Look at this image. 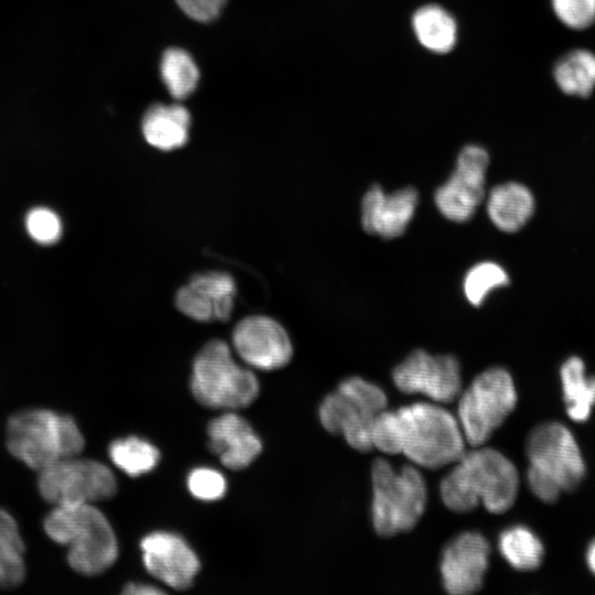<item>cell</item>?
Returning a JSON list of instances; mask_svg holds the SVG:
<instances>
[{"instance_id": "obj_1", "label": "cell", "mask_w": 595, "mask_h": 595, "mask_svg": "<svg viewBox=\"0 0 595 595\" xmlns=\"http://www.w3.org/2000/svg\"><path fill=\"white\" fill-rule=\"evenodd\" d=\"M371 443L385 454H403L428 469L453 464L465 453L458 421L445 409L429 402L381 411L372 425Z\"/></svg>"}, {"instance_id": "obj_2", "label": "cell", "mask_w": 595, "mask_h": 595, "mask_svg": "<svg viewBox=\"0 0 595 595\" xmlns=\"http://www.w3.org/2000/svg\"><path fill=\"white\" fill-rule=\"evenodd\" d=\"M519 475L513 463L497 450L478 446L465 452L440 485L441 499L454 512H468L483 504L502 513L515 504Z\"/></svg>"}, {"instance_id": "obj_3", "label": "cell", "mask_w": 595, "mask_h": 595, "mask_svg": "<svg viewBox=\"0 0 595 595\" xmlns=\"http://www.w3.org/2000/svg\"><path fill=\"white\" fill-rule=\"evenodd\" d=\"M43 528L52 541L67 548V563L79 574L98 575L118 558L115 531L94 504L53 506Z\"/></svg>"}, {"instance_id": "obj_4", "label": "cell", "mask_w": 595, "mask_h": 595, "mask_svg": "<svg viewBox=\"0 0 595 595\" xmlns=\"http://www.w3.org/2000/svg\"><path fill=\"white\" fill-rule=\"evenodd\" d=\"M9 453L35 472L85 448L84 435L71 414L44 408L14 412L7 422Z\"/></svg>"}, {"instance_id": "obj_5", "label": "cell", "mask_w": 595, "mask_h": 595, "mask_svg": "<svg viewBox=\"0 0 595 595\" xmlns=\"http://www.w3.org/2000/svg\"><path fill=\"white\" fill-rule=\"evenodd\" d=\"M371 519L376 533L390 538L412 530L428 499L421 473L412 465L396 470L385 458H376L371 465Z\"/></svg>"}, {"instance_id": "obj_6", "label": "cell", "mask_w": 595, "mask_h": 595, "mask_svg": "<svg viewBox=\"0 0 595 595\" xmlns=\"http://www.w3.org/2000/svg\"><path fill=\"white\" fill-rule=\"evenodd\" d=\"M191 390L195 399L213 409H240L255 401L259 381L249 368L234 359L223 339L207 342L193 361Z\"/></svg>"}, {"instance_id": "obj_7", "label": "cell", "mask_w": 595, "mask_h": 595, "mask_svg": "<svg viewBox=\"0 0 595 595\" xmlns=\"http://www.w3.org/2000/svg\"><path fill=\"white\" fill-rule=\"evenodd\" d=\"M385 391L374 382L353 376L323 400L318 416L323 428L340 434L356 451L372 450L371 430L376 416L387 408Z\"/></svg>"}, {"instance_id": "obj_8", "label": "cell", "mask_w": 595, "mask_h": 595, "mask_svg": "<svg viewBox=\"0 0 595 595\" xmlns=\"http://www.w3.org/2000/svg\"><path fill=\"white\" fill-rule=\"evenodd\" d=\"M458 423L465 442L485 444L517 404L512 377L502 367H490L477 375L458 396Z\"/></svg>"}, {"instance_id": "obj_9", "label": "cell", "mask_w": 595, "mask_h": 595, "mask_svg": "<svg viewBox=\"0 0 595 595\" xmlns=\"http://www.w3.org/2000/svg\"><path fill=\"white\" fill-rule=\"evenodd\" d=\"M37 473L39 493L53 506L95 504L117 491L116 477L107 465L79 455L60 459Z\"/></svg>"}, {"instance_id": "obj_10", "label": "cell", "mask_w": 595, "mask_h": 595, "mask_svg": "<svg viewBox=\"0 0 595 595\" xmlns=\"http://www.w3.org/2000/svg\"><path fill=\"white\" fill-rule=\"evenodd\" d=\"M490 158L480 144L469 143L458 152L450 177L433 195L440 214L454 223H466L486 196V173Z\"/></svg>"}, {"instance_id": "obj_11", "label": "cell", "mask_w": 595, "mask_h": 595, "mask_svg": "<svg viewBox=\"0 0 595 595\" xmlns=\"http://www.w3.org/2000/svg\"><path fill=\"white\" fill-rule=\"evenodd\" d=\"M526 453L530 467L553 478L563 489H575L585 476V463L572 432L562 423L545 422L529 434Z\"/></svg>"}, {"instance_id": "obj_12", "label": "cell", "mask_w": 595, "mask_h": 595, "mask_svg": "<svg viewBox=\"0 0 595 595\" xmlns=\"http://www.w3.org/2000/svg\"><path fill=\"white\" fill-rule=\"evenodd\" d=\"M394 386L403 393H422L435 402H453L462 392L461 366L452 355L413 350L392 370Z\"/></svg>"}, {"instance_id": "obj_13", "label": "cell", "mask_w": 595, "mask_h": 595, "mask_svg": "<svg viewBox=\"0 0 595 595\" xmlns=\"http://www.w3.org/2000/svg\"><path fill=\"white\" fill-rule=\"evenodd\" d=\"M231 344L244 363L259 370H275L292 358L291 338L275 318L253 314L241 318L232 328Z\"/></svg>"}, {"instance_id": "obj_14", "label": "cell", "mask_w": 595, "mask_h": 595, "mask_svg": "<svg viewBox=\"0 0 595 595\" xmlns=\"http://www.w3.org/2000/svg\"><path fill=\"white\" fill-rule=\"evenodd\" d=\"M490 544L479 532L456 536L443 549L440 571L445 591L452 595H469L484 584Z\"/></svg>"}, {"instance_id": "obj_15", "label": "cell", "mask_w": 595, "mask_h": 595, "mask_svg": "<svg viewBox=\"0 0 595 595\" xmlns=\"http://www.w3.org/2000/svg\"><path fill=\"white\" fill-rule=\"evenodd\" d=\"M237 285L226 271L195 273L175 294V306L196 322H226L234 309Z\"/></svg>"}, {"instance_id": "obj_16", "label": "cell", "mask_w": 595, "mask_h": 595, "mask_svg": "<svg viewBox=\"0 0 595 595\" xmlns=\"http://www.w3.org/2000/svg\"><path fill=\"white\" fill-rule=\"evenodd\" d=\"M147 571L175 589L190 587L199 570V560L187 542L177 534L158 531L140 543Z\"/></svg>"}, {"instance_id": "obj_17", "label": "cell", "mask_w": 595, "mask_h": 595, "mask_svg": "<svg viewBox=\"0 0 595 595\" xmlns=\"http://www.w3.org/2000/svg\"><path fill=\"white\" fill-rule=\"evenodd\" d=\"M418 204L419 193L412 186L387 193L375 184L361 199V226L370 235L385 239L397 238L412 221Z\"/></svg>"}, {"instance_id": "obj_18", "label": "cell", "mask_w": 595, "mask_h": 595, "mask_svg": "<svg viewBox=\"0 0 595 595\" xmlns=\"http://www.w3.org/2000/svg\"><path fill=\"white\" fill-rule=\"evenodd\" d=\"M207 434L210 451L232 470L249 466L262 450V443L251 425L235 412H226L212 420Z\"/></svg>"}, {"instance_id": "obj_19", "label": "cell", "mask_w": 595, "mask_h": 595, "mask_svg": "<svg viewBox=\"0 0 595 595\" xmlns=\"http://www.w3.org/2000/svg\"><path fill=\"white\" fill-rule=\"evenodd\" d=\"M486 212L500 231L520 230L532 217L536 201L532 192L519 182H506L490 188L485 196Z\"/></svg>"}, {"instance_id": "obj_20", "label": "cell", "mask_w": 595, "mask_h": 595, "mask_svg": "<svg viewBox=\"0 0 595 595\" xmlns=\"http://www.w3.org/2000/svg\"><path fill=\"white\" fill-rule=\"evenodd\" d=\"M410 24L416 42L430 53L447 54L458 42L459 28L456 18L439 3H425L416 8Z\"/></svg>"}, {"instance_id": "obj_21", "label": "cell", "mask_w": 595, "mask_h": 595, "mask_svg": "<svg viewBox=\"0 0 595 595\" xmlns=\"http://www.w3.org/2000/svg\"><path fill=\"white\" fill-rule=\"evenodd\" d=\"M191 116L178 104L152 105L141 122L145 141L161 151H172L183 147L188 140Z\"/></svg>"}, {"instance_id": "obj_22", "label": "cell", "mask_w": 595, "mask_h": 595, "mask_svg": "<svg viewBox=\"0 0 595 595\" xmlns=\"http://www.w3.org/2000/svg\"><path fill=\"white\" fill-rule=\"evenodd\" d=\"M560 378L567 415L585 422L595 405V376L586 374L582 358L571 356L562 364Z\"/></svg>"}, {"instance_id": "obj_23", "label": "cell", "mask_w": 595, "mask_h": 595, "mask_svg": "<svg viewBox=\"0 0 595 595\" xmlns=\"http://www.w3.org/2000/svg\"><path fill=\"white\" fill-rule=\"evenodd\" d=\"M25 550L17 520L0 507V588H17L24 582Z\"/></svg>"}, {"instance_id": "obj_24", "label": "cell", "mask_w": 595, "mask_h": 595, "mask_svg": "<svg viewBox=\"0 0 595 595\" xmlns=\"http://www.w3.org/2000/svg\"><path fill=\"white\" fill-rule=\"evenodd\" d=\"M553 77L566 95L585 98L595 89V54L586 48H574L554 64Z\"/></svg>"}, {"instance_id": "obj_25", "label": "cell", "mask_w": 595, "mask_h": 595, "mask_svg": "<svg viewBox=\"0 0 595 595\" xmlns=\"http://www.w3.org/2000/svg\"><path fill=\"white\" fill-rule=\"evenodd\" d=\"M498 549L509 565L518 571L537 570L544 556L541 540L521 524L509 527L499 534Z\"/></svg>"}, {"instance_id": "obj_26", "label": "cell", "mask_w": 595, "mask_h": 595, "mask_svg": "<svg viewBox=\"0 0 595 595\" xmlns=\"http://www.w3.org/2000/svg\"><path fill=\"white\" fill-rule=\"evenodd\" d=\"M108 455L120 470L131 477L151 472L160 461L159 450L138 436L113 441L108 447Z\"/></svg>"}, {"instance_id": "obj_27", "label": "cell", "mask_w": 595, "mask_h": 595, "mask_svg": "<svg viewBox=\"0 0 595 595\" xmlns=\"http://www.w3.org/2000/svg\"><path fill=\"white\" fill-rule=\"evenodd\" d=\"M161 78L171 96L184 99L196 88L199 71L192 56L177 47L167 48L160 64Z\"/></svg>"}, {"instance_id": "obj_28", "label": "cell", "mask_w": 595, "mask_h": 595, "mask_svg": "<svg viewBox=\"0 0 595 595\" xmlns=\"http://www.w3.org/2000/svg\"><path fill=\"white\" fill-rule=\"evenodd\" d=\"M510 283L505 268L495 261H480L470 267L463 278L465 299L473 306H480L488 295Z\"/></svg>"}, {"instance_id": "obj_29", "label": "cell", "mask_w": 595, "mask_h": 595, "mask_svg": "<svg viewBox=\"0 0 595 595\" xmlns=\"http://www.w3.org/2000/svg\"><path fill=\"white\" fill-rule=\"evenodd\" d=\"M25 227L31 238L42 245L58 241L63 230L58 215L47 207L31 209L25 218Z\"/></svg>"}, {"instance_id": "obj_30", "label": "cell", "mask_w": 595, "mask_h": 595, "mask_svg": "<svg viewBox=\"0 0 595 595\" xmlns=\"http://www.w3.org/2000/svg\"><path fill=\"white\" fill-rule=\"evenodd\" d=\"M551 7L559 21L572 30L595 23V0H551Z\"/></svg>"}, {"instance_id": "obj_31", "label": "cell", "mask_w": 595, "mask_h": 595, "mask_svg": "<svg viewBox=\"0 0 595 595\" xmlns=\"http://www.w3.org/2000/svg\"><path fill=\"white\" fill-rule=\"evenodd\" d=\"M187 487L194 497L212 501L220 499L225 495L227 484L219 472L208 467H199L188 474Z\"/></svg>"}, {"instance_id": "obj_32", "label": "cell", "mask_w": 595, "mask_h": 595, "mask_svg": "<svg viewBox=\"0 0 595 595\" xmlns=\"http://www.w3.org/2000/svg\"><path fill=\"white\" fill-rule=\"evenodd\" d=\"M527 480L530 490L543 502H555L563 491L553 478L530 466L527 470Z\"/></svg>"}, {"instance_id": "obj_33", "label": "cell", "mask_w": 595, "mask_h": 595, "mask_svg": "<svg viewBox=\"0 0 595 595\" xmlns=\"http://www.w3.org/2000/svg\"><path fill=\"white\" fill-rule=\"evenodd\" d=\"M180 9L191 19L198 22L215 20L227 0H175Z\"/></svg>"}, {"instance_id": "obj_34", "label": "cell", "mask_w": 595, "mask_h": 595, "mask_svg": "<svg viewBox=\"0 0 595 595\" xmlns=\"http://www.w3.org/2000/svg\"><path fill=\"white\" fill-rule=\"evenodd\" d=\"M122 594L126 595H156L164 594V592L152 585L142 584V583H129L123 589Z\"/></svg>"}, {"instance_id": "obj_35", "label": "cell", "mask_w": 595, "mask_h": 595, "mask_svg": "<svg viewBox=\"0 0 595 595\" xmlns=\"http://www.w3.org/2000/svg\"><path fill=\"white\" fill-rule=\"evenodd\" d=\"M586 563L589 571L595 575V539L589 543L587 548Z\"/></svg>"}]
</instances>
